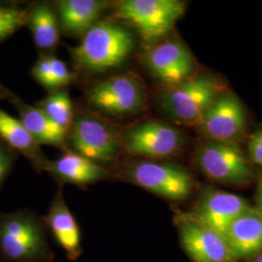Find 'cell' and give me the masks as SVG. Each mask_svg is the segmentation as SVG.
Masks as SVG:
<instances>
[{
  "label": "cell",
  "instance_id": "6",
  "mask_svg": "<svg viewBox=\"0 0 262 262\" xmlns=\"http://www.w3.org/2000/svg\"><path fill=\"white\" fill-rule=\"evenodd\" d=\"M120 175L131 184L170 200L186 199L192 190V179L187 171L151 159L131 161L123 166Z\"/></svg>",
  "mask_w": 262,
  "mask_h": 262
},
{
  "label": "cell",
  "instance_id": "1",
  "mask_svg": "<svg viewBox=\"0 0 262 262\" xmlns=\"http://www.w3.org/2000/svg\"><path fill=\"white\" fill-rule=\"evenodd\" d=\"M133 48L134 36L125 26L101 21L90 28L80 44L70 51L80 69L101 73L122 66L130 56Z\"/></svg>",
  "mask_w": 262,
  "mask_h": 262
},
{
  "label": "cell",
  "instance_id": "5",
  "mask_svg": "<svg viewBox=\"0 0 262 262\" xmlns=\"http://www.w3.org/2000/svg\"><path fill=\"white\" fill-rule=\"evenodd\" d=\"M66 142L74 152L103 167L118 159L122 150L121 132L89 112L74 116L67 130Z\"/></svg>",
  "mask_w": 262,
  "mask_h": 262
},
{
  "label": "cell",
  "instance_id": "28",
  "mask_svg": "<svg viewBox=\"0 0 262 262\" xmlns=\"http://www.w3.org/2000/svg\"><path fill=\"white\" fill-rule=\"evenodd\" d=\"M253 262H262V251L256 254V256H255Z\"/></svg>",
  "mask_w": 262,
  "mask_h": 262
},
{
  "label": "cell",
  "instance_id": "3",
  "mask_svg": "<svg viewBox=\"0 0 262 262\" xmlns=\"http://www.w3.org/2000/svg\"><path fill=\"white\" fill-rule=\"evenodd\" d=\"M0 250L14 262L50 260L45 226L28 212L0 215Z\"/></svg>",
  "mask_w": 262,
  "mask_h": 262
},
{
  "label": "cell",
  "instance_id": "26",
  "mask_svg": "<svg viewBox=\"0 0 262 262\" xmlns=\"http://www.w3.org/2000/svg\"><path fill=\"white\" fill-rule=\"evenodd\" d=\"M14 157L12 150L0 141V185L8 175Z\"/></svg>",
  "mask_w": 262,
  "mask_h": 262
},
{
  "label": "cell",
  "instance_id": "19",
  "mask_svg": "<svg viewBox=\"0 0 262 262\" xmlns=\"http://www.w3.org/2000/svg\"><path fill=\"white\" fill-rule=\"evenodd\" d=\"M0 137L14 150L23 154L36 169L45 170L49 159L19 120L0 109Z\"/></svg>",
  "mask_w": 262,
  "mask_h": 262
},
{
  "label": "cell",
  "instance_id": "22",
  "mask_svg": "<svg viewBox=\"0 0 262 262\" xmlns=\"http://www.w3.org/2000/svg\"><path fill=\"white\" fill-rule=\"evenodd\" d=\"M28 12L0 6V41L12 35L27 24Z\"/></svg>",
  "mask_w": 262,
  "mask_h": 262
},
{
  "label": "cell",
  "instance_id": "13",
  "mask_svg": "<svg viewBox=\"0 0 262 262\" xmlns=\"http://www.w3.org/2000/svg\"><path fill=\"white\" fill-rule=\"evenodd\" d=\"M249 207L242 197L225 191H212L202 198L193 219L224 237L228 226Z\"/></svg>",
  "mask_w": 262,
  "mask_h": 262
},
{
  "label": "cell",
  "instance_id": "18",
  "mask_svg": "<svg viewBox=\"0 0 262 262\" xmlns=\"http://www.w3.org/2000/svg\"><path fill=\"white\" fill-rule=\"evenodd\" d=\"M12 102L19 112V121L39 145L66 149L67 132L53 122L39 107L26 104L18 98H13Z\"/></svg>",
  "mask_w": 262,
  "mask_h": 262
},
{
  "label": "cell",
  "instance_id": "23",
  "mask_svg": "<svg viewBox=\"0 0 262 262\" xmlns=\"http://www.w3.org/2000/svg\"><path fill=\"white\" fill-rule=\"evenodd\" d=\"M31 73L33 78L44 88L52 91H57L51 62V55L41 56L33 66Z\"/></svg>",
  "mask_w": 262,
  "mask_h": 262
},
{
  "label": "cell",
  "instance_id": "17",
  "mask_svg": "<svg viewBox=\"0 0 262 262\" xmlns=\"http://www.w3.org/2000/svg\"><path fill=\"white\" fill-rule=\"evenodd\" d=\"M56 6L58 25L63 33L84 35L98 23L107 3L100 0H59Z\"/></svg>",
  "mask_w": 262,
  "mask_h": 262
},
{
  "label": "cell",
  "instance_id": "4",
  "mask_svg": "<svg viewBox=\"0 0 262 262\" xmlns=\"http://www.w3.org/2000/svg\"><path fill=\"white\" fill-rule=\"evenodd\" d=\"M115 15L132 28L148 44L159 42L175 28L185 13L180 0H122L114 4Z\"/></svg>",
  "mask_w": 262,
  "mask_h": 262
},
{
  "label": "cell",
  "instance_id": "14",
  "mask_svg": "<svg viewBox=\"0 0 262 262\" xmlns=\"http://www.w3.org/2000/svg\"><path fill=\"white\" fill-rule=\"evenodd\" d=\"M224 239L233 260L261 252V213L249 207L228 226Z\"/></svg>",
  "mask_w": 262,
  "mask_h": 262
},
{
  "label": "cell",
  "instance_id": "7",
  "mask_svg": "<svg viewBox=\"0 0 262 262\" xmlns=\"http://www.w3.org/2000/svg\"><path fill=\"white\" fill-rule=\"evenodd\" d=\"M86 98L97 111L119 118L138 114L146 104L143 84L128 73L98 81L88 90Z\"/></svg>",
  "mask_w": 262,
  "mask_h": 262
},
{
  "label": "cell",
  "instance_id": "11",
  "mask_svg": "<svg viewBox=\"0 0 262 262\" xmlns=\"http://www.w3.org/2000/svg\"><path fill=\"white\" fill-rule=\"evenodd\" d=\"M143 58L150 73L167 88L183 83L193 76L194 58L178 40L152 45Z\"/></svg>",
  "mask_w": 262,
  "mask_h": 262
},
{
  "label": "cell",
  "instance_id": "20",
  "mask_svg": "<svg viewBox=\"0 0 262 262\" xmlns=\"http://www.w3.org/2000/svg\"><path fill=\"white\" fill-rule=\"evenodd\" d=\"M55 12L47 3H37L28 12L27 24L41 50H54L58 43L60 28Z\"/></svg>",
  "mask_w": 262,
  "mask_h": 262
},
{
  "label": "cell",
  "instance_id": "10",
  "mask_svg": "<svg viewBox=\"0 0 262 262\" xmlns=\"http://www.w3.org/2000/svg\"><path fill=\"white\" fill-rule=\"evenodd\" d=\"M246 123L243 104L235 94L224 91L215 97L196 128L205 140L235 143L243 135Z\"/></svg>",
  "mask_w": 262,
  "mask_h": 262
},
{
  "label": "cell",
  "instance_id": "8",
  "mask_svg": "<svg viewBox=\"0 0 262 262\" xmlns=\"http://www.w3.org/2000/svg\"><path fill=\"white\" fill-rule=\"evenodd\" d=\"M122 150L143 159H167L178 155L185 145L183 132L173 125L148 121L121 132Z\"/></svg>",
  "mask_w": 262,
  "mask_h": 262
},
{
  "label": "cell",
  "instance_id": "2",
  "mask_svg": "<svg viewBox=\"0 0 262 262\" xmlns=\"http://www.w3.org/2000/svg\"><path fill=\"white\" fill-rule=\"evenodd\" d=\"M224 85L210 74L192 76L185 82L169 86L160 96V107L171 120L185 126L200 123Z\"/></svg>",
  "mask_w": 262,
  "mask_h": 262
},
{
  "label": "cell",
  "instance_id": "25",
  "mask_svg": "<svg viewBox=\"0 0 262 262\" xmlns=\"http://www.w3.org/2000/svg\"><path fill=\"white\" fill-rule=\"evenodd\" d=\"M248 149L251 159L262 166V129L256 131L251 136Z\"/></svg>",
  "mask_w": 262,
  "mask_h": 262
},
{
  "label": "cell",
  "instance_id": "15",
  "mask_svg": "<svg viewBox=\"0 0 262 262\" xmlns=\"http://www.w3.org/2000/svg\"><path fill=\"white\" fill-rule=\"evenodd\" d=\"M44 171L60 182L85 186L108 178L111 174L103 166L74 152L66 150L56 160H49Z\"/></svg>",
  "mask_w": 262,
  "mask_h": 262
},
{
  "label": "cell",
  "instance_id": "21",
  "mask_svg": "<svg viewBox=\"0 0 262 262\" xmlns=\"http://www.w3.org/2000/svg\"><path fill=\"white\" fill-rule=\"evenodd\" d=\"M37 107L66 132L74 120L71 98L66 90H57L49 94L38 103Z\"/></svg>",
  "mask_w": 262,
  "mask_h": 262
},
{
  "label": "cell",
  "instance_id": "9",
  "mask_svg": "<svg viewBox=\"0 0 262 262\" xmlns=\"http://www.w3.org/2000/svg\"><path fill=\"white\" fill-rule=\"evenodd\" d=\"M200 170L212 180L242 184L252 178V168L242 150L232 142L205 140L196 150Z\"/></svg>",
  "mask_w": 262,
  "mask_h": 262
},
{
  "label": "cell",
  "instance_id": "24",
  "mask_svg": "<svg viewBox=\"0 0 262 262\" xmlns=\"http://www.w3.org/2000/svg\"><path fill=\"white\" fill-rule=\"evenodd\" d=\"M51 62L55 75L56 90L66 86L73 82V73L69 70L66 63L56 56H51Z\"/></svg>",
  "mask_w": 262,
  "mask_h": 262
},
{
  "label": "cell",
  "instance_id": "27",
  "mask_svg": "<svg viewBox=\"0 0 262 262\" xmlns=\"http://www.w3.org/2000/svg\"><path fill=\"white\" fill-rule=\"evenodd\" d=\"M257 205H258V211L262 214V178L259 181L258 187H257Z\"/></svg>",
  "mask_w": 262,
  "mask_h": 262
},
{
  "label": "cell",
  "instance_id": "12",
  "mask_svg": "<svg viewBox=\"0 0 262 262\" xmlns=\"http://www.w3.org/2000/svg\"><path fill=\"white\" fill-rule=\"evenodd\" d=\"M179 223L181 242L192 261H233L222 235L199 224L193 217H184Z\"/></svg>",
  "mask_w": 262,
  "mask_h": 262
},
{
  "label": "cell",
  "instance_id": "16",
  "mask_svg": "<svg viewBox=\"0 0 262 262\" xmlns=\"http://www.w3.org/2000/svg\"><path fill=\"white\" fill-rule=\"evenodd\" d=\"M44 221L68 257L73 260L78 258L82 253L80 229L66 204L61 188L57 189Z\"/></svg>",
  "mask_w": 262,
  "mask_h": 262
}]
</instances>
